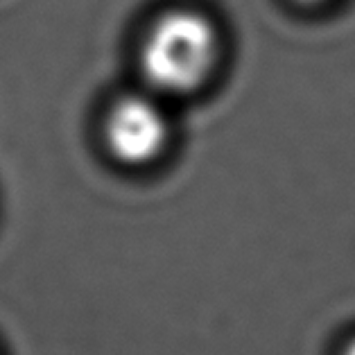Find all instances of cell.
<instances>
[{
	"label": "cell",
	"instance_id": "1",
	"mask_svg": "<svg viewBox=\"0 0 355 355\" xmlns=\"http://www.w3.org/2000/svg\"><path fill=\"white\" fill-rule=\"evenodd\" d=\"M222 57V34L209 14L170 7L154 16L138 43V73L159 98L202 91Z\"/></svg>",
	"mask_w": 355,
	"mask_h": 355
},
{
	"label": "cell",
	"instance_id": "2",
	"mask_svg": "<svg viewBox=\"0 0 355 355\" xmlns=\"http://www.w3.org/2000/svg\"><path fill=\"white\" fill-rule=\"evenodd\" d=\"M172 123L166 105L150 91H129L109 102L102 118V143L125 168H147L166 154Z\"/></svg>",
	"mask_w": 355,
	"mask_h": 355
},
{
	"label": "cell",
	"instance_id": "3",
	"mask_svg": "<svg viewBox=\"0 0 355 355\" xmlns=\"http://www.w3.org/2000/svg\"><path fill=\"white\" fill-rule=\"evenodd\" d=\"M297 3L308 5V7H317V5H328V3H333V0H297Z\"/></svg>",
	"mask_w": 355,
	"mask_h": 355
},
{
	"label": "cell",
	"instance_id": "4",
	"mask_svg": "<svg viewBox=\"0 0 355 355\" xmlns=\"http://www.w3.org/2000/svg\"><path fill=\"white\" fill-rule=\"evenodd\" d=\"M342 355H355V337H353V340H349V342L344 344Z\"/></svg>",
	"mask_w": 355,
	"mask_h": 355
}]
</instances>
